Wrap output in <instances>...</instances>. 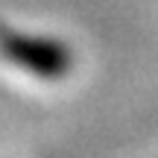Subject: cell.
Masks as SVG:
<instances>
[{
  "instance_id": "cell-1",
  "label": "cell",
  "mask_w": 158,
  "mask_h": 158,
  "mask_svg": "<svg viewBox=\"0 0 158 158\" xmlns=\"http://www.w3.org/2000/svg\"><path fill=\"white\" fill-rule=\"evenodd\" d=\"M0 53L21 70L35 73L41 79H62L73 68V56L62 41L23 35L15 29H0Z\"/></svg>"
}]
</instances>
